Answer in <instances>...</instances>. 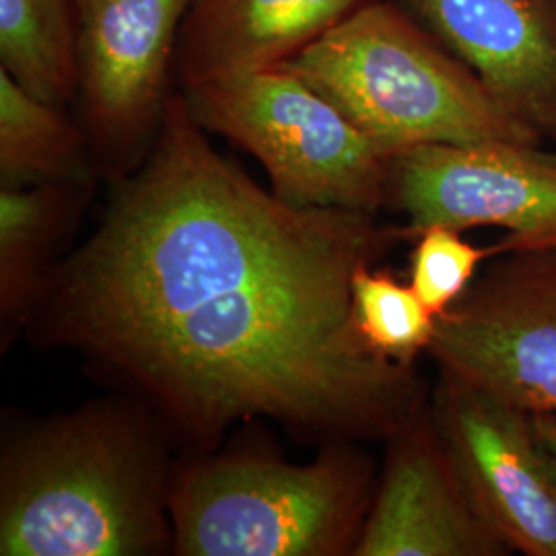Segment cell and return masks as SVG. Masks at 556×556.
Listing matches in <instances>:
<instances>
[{
    "mask_svg": "<svg viewBox=\"0 0 556 556\" xmlns=\"http://www.w3.org/2000/svg\"><path fill=\"white\" fill-rule=\"evenodd\" d=\"M355 556H503L511 551L478 517L418 410L392 435Z\"/></svg>",
    "mask_w": 556,
    "mask_h": 556,
    "instance_id": "cell-10",
    "label": "cell"
},
{
    "mask_svg": "<svg viewBox=\"0 0 556 556\" xmlns=\"http://www.w3.org/2000/svg\"><path fill=\"white\" fill-rule=\"evenodd\" d=\"M192 0H77L87 137L124 161L160 128L167 77Z\"/></svg>",
    "mask_w": 556,
    "mask_h": 556,
    "instance_id": "cell-9",
    "label": "cell"
},
{
    "mask_svg": "<svg viewBox=\"0 0 556 556\" xmlns=\"http://www.w3.org/2000/svg\"><path fill=\"white\" fill-rule=\"evenodd\" d=\"M89 184L0 188V318L2 349L27 321L54 268L60 241L79 213L77 190Z\"/></svg>",
    "mask_w": 556,
    "mask_h": 556,
    "instance_id": "cell-13",
    "label": "cell"
},
{
    "mask_svg": "<svg viewBox=\"0 0 556 556\" xmlns=\"http://www.w3.org/2000/svg\"><path fill=\"white\" fill-rule=\"evenodd\" d=\"M388 199L425 227H501V254L556 241V160L514 142L420 144L390 163Z\"/></svg>",
    "mask_w": 556,
    "mask_h": 556,
    "instance_id": "cell-8",
    "label": "cell"
},
{
    "mask_svg": "<svg viewBox=\"0 0 556 556\" xmlns=\"http://www.w3.org/2000/svg\"><path fill=\"white\" fill-rule=\"evenodd\" d=\"M87 132L0 71V186L89 184Z\"/></svg>",
    "mask_w": 556,
    "mask_h": 556,
    "instance_id": "cell-14",
    "label": "cell"
},
{
    "mask_svg": "<svg viewBox=\"0 0 556 556\" xmlns=\"http://www.w3.org/2000/svg\"><path fill=\"white\" fill-rule=\"evenodd\" d=\"M371 498L369 462L342 445L309 464L254 452L204 457L172 477L174 553L353 555Z\"/></svg>",
    "mask_w": 556,
    "mask_h": 556,
    "instance_id": "cell-4",
    "label": "cell"
},
{
    "mask_svg": "<svg viewBox=\"0 0 556 556\" xmlns=\"http://www.w3.org/2000/svg\"><path fill=\"white\" fill-rule=\"evenodd\" d=\"M0 71L64 108L79 96L77 0H0Z\"/></svg>",
    "mask_w": 556,
    "mask_h": 556,
    "instance_id": "cell-15",
    "label": "cell"
},
{
    "mask_svg": "<svg viewBox=\"0 0 556 556\" xmlns=\"http://www.w3.org/2000/svg\"><path fill=\"white\" fill-rule=\"evenodd\" d=\"M429 353L441 371L556 417V241L498 254L438 318Z\"/></svg>",
    "mask_w": 556,
    "mask_h": 556,
    "instance_id": "cell-6",
    "label": "cell"
},
{
    "mask_svg": "<svg viewBox=\"0 0 556 556\" xmlns=\"http://www.w3.org/2000/svg\"><path fill=\"white\" fill-rule=\"evenodd\" d=\"M431 420L486 528L509 551L556 556V457L534 417L441 371Z\"/></svg>",
    "mask_w": 556,
    "mask_h": 556,
    "instance_id": "cell-7",
    "label": "cell"
},
{
    "mask_svg": "<svg viewBox=\"0 0 556 556\" xmlns=\"http://www.w3.org/2000/svg\"><path fill=\"white\" fill-rule=\"evenodd\" d=\"M394 157L420 144L514 142L540 130L396 2L374 0L285 62Z\"/></svg>",
    "mask_w": 556,
    "mask_h": 556,
    "instance_id": "cell-3",
    "label": "cell"
},
{
    "mask_svg": "<svg viewBox=\"0 0 556 556\" xmlns=\"http://www.w3.org/2000/svg\"><path fill=\"white\" fill-rule=\"evenodd\" d=\"M172 477L137 408L101 402L48 420L4 450L0 555L174 551Z\"/></svg>",
    "mask_w": 556,
    "mask_h": 556,
    "instance_id": "cell-2",
    "label": "cell"
},
{
    "mask_svg": "<svg viewBox=\"0 0 556 556\" xmlns=\"http://www.w3.org/2000/svg\"><path fill=\"white\" fill-rule=\"evenodd\" d=\"M532 417H534L540 438L544 439V443L556 457V417L553 415H532Z\"/></svg>",
    "mask_w": 556,
    "mask_h": 556,
    "instance_id": "cell-18",
    "label": "cell"
},
{
    "mask_svg": "<svg viewBox=\"0 0 556 556\" xmlns=\"http://www.w3.org/2000/svg\"><path fill=\"white\" fill-rule=\"evenodd\" d=\"M415 236L408 285L435 318L470 289L484 260L501 254L498 243L477 248L450 227H425Z\"/></svg>",
    "mask_w": 556,
    "mask_h": 556,
    "instance_id": "cell-17",
    "label": "cell"
},
{
    "mask_svg": "<svg viewBox=\"0 0 556 556\" xmlns=\"http://www.w3.org/2000/svg\"><path fill=\"white\" fill-rule=\"evenodd\" d=\"M353 316L371 351L406 367L429 351L438 328V318L410 285L388 270H371V264L353 278Z\"/></svg>",
    "mask_w": 556,
    "mask_h": 556,
    "instance_id": "cell-16",
    "label": "cell"
},
{
    "mask_svg": "<svg viewBox=\"0 0 556 556\" xmlns=\"http://www.w3.org/2000/svg\"><path fill=\"white\" fill-rule=\"evenodd\" d=\"M186 101L204 130L258 160L282 202L367 215L388 202L392 157L287 66L190 85Z\"/></svg>",
    "mask_w": 556,
    "mask_h": 556,
    "instance_id": "cell-5",
    "label": "cell"
},
{
    "mask_svg": "<svg viewBox=\"0 0 556 556\" xmlns=\"http://www.w3.org/2000/svg\"><path fill=\"white\" fill-rule=\"evenodd\" d=\"M521 118L556 128V11L548 0H396Z\"/></svg>",
    "mask_w": 556,
    "mask_h": 556,
    "instance_id": "cell-11",
    "label": "cell"
},
{
    "mask_svg": "<svg viewBox=\"0 0 556 556\" xmlns=\"http://www.w3.org/2000/svg\"><path fill=\"white\" fill-rule=\"evenodd\" d=\"M186 96L98 231L41 285L27 321L200 445L266 417L392 438L420 410L413 367L361 338L353 278L408 229L295 208L208 142Z\"/></svg>",
    "mask_w": 556,
    "mask_h": 556,
    "instance_id": "cell-1",
    "label": "cell"
},
{
    "mask_svg": "<svg viewBox=\"0 0 556 556\" xmlns=\"http://www.w3.org/2000/svg\"><path fill=\"white\" fill-rule=\"evenodd\" d=\"M374 0H192L176 68L184 87L280 66Z\"/></svg>",
    "mask_w": 556,
    "mask_h": 556,
    "instance_id": "cell-12",
    "label": "cell"
}]
</instances>
